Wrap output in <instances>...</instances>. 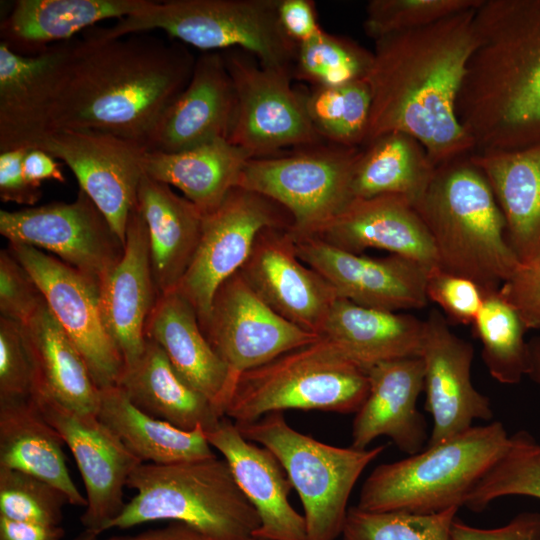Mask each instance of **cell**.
<instances>
[{
  "mask_svg": "<svg viewBox=\"0 0 540 540\" xmlns=\"http://www.w3.org/2000/svg\"><path fill=\"white\" fill-rule=\"evenodd\" d=\"M99 536L100 534L95 531L84 529V531L73 540H100Z\"/></svg>",
  "mask_w": 540,
  "mask_h": 540,
  "instance_id": "6f0895ef",
  "label": "cell"
},
{
  "mask_svg": "<svg viewBox=\"0 0 540 540\" xmlns=\"http://www.w3.org/2000/svg\"><path fill=\"white\" fill-rule=\"evenodd\" d=\"M457 99L474 152L540 143V0H482Z\"/></svg>",
  "mask_w": 540,
  "mask_h": 540,
  "instance_id": "3957f363",
  "label": "cell"
},
{
  "mask_svg": "<svg viewBox=\"0 0 540 540\" xmlns=\"http://www.w3.org/2000/svg\"><path fill=\"white\" fill-rule=\"evenodd\" d=\"M529 348V376L535 383L540 385V336L532 338L528 342Z\"/></svg>",
  "mask_w": 540,
  "mask_h": 540,
  "instance_id": "9f6ffc18",
  "label": "cell"
},
{
  "mask_svg": "<svg viewBox=\"0 0 540 540\" xmlns=\"http://www.w3.org/2000/svg\"><path fill=\"white\" fill-rule=\"evenodd\" d=\"M127 487L136 493L106 531L169 520L186 524L209 540H251L260 526L255 508L224 458L142 463L131 473Z\"/></svg>",
  "mask_w": 540,
  "mask_h": 540,
  "instance_id": "5b68a950",
  "label": "cell"
},
{
  "mask_svg": "<svg viewBox=\"0 0 540 540\" xmlns=\"http://www.w3.org/2000/svg\"><path fill=\"white\" fill-rule=\"evenodd\" d=\"M34 148L61 159L72 170L80 190L103 213L125 245L128 219L137 205L144 175L146 148L111 133L88 129L48 131Z\"/></svg>",
  "mask_w": 540,
  "mask_h": 540,
  "instance_id": "5bb4252c",
  "label": "cell"
},
{
  "mask_svg": "<svg viewBox=\"0 0 540 540\" xmlns=\"http://www.w3.org/2000/svg\"><path fill=\"white\" fill-rule=\"evenodd\" d=\"M67 496L33 475L0 468V516L11 520L60 525Z\"/></svg>",
  "mask_w": 540,
  "mask_h": 540,
  "instance_id": "7bdbcfd3",
  "label": "cell"
},
{
  "mask_svg": "<svg viewBox=\"0 0 540 540\" xmlns=\"http://www.w3.org/2000/svg\"><path fill=\"white\" fill-rule=\"evenodd\" d=\"M251 156L226 139L173 153L146 151L144 173L179 189L203 214L216 209L237 186Z\"/></svg>",
  "mask_w": 540,
  "mask_h": 540,
  "instance_id": "e575fe53",
  "label": "cell"
},
{
  "mask_svg": "<svg viewBox=\"0 0 540 540\" xmlns=\"http://www.w3.org/2000/svg\"><path fill=\"white\" fill-rule=\"evenodd\" d=\"M201 328L227 366L233 389L244 372L321 338L273 311L240 271L219 286Z\"/></svg>",
  "mask_w": 540,
  "mask_h": 540,
  "instance_id": "9a60e30c",
  "label": "cell"
},
{
  "mask_svg": "<svg viewBox=\"0 0 540 540\" xmlns=\"http://www.w3.org/2000/svg\"><path fill=\"white\" fill-rule=\"evenodd\" d=\"M437 168L414 137L401 132L381 135L359 150L352 172V198L396 195L414 205Z\"/></svg>",
  "mask_w": 540,
  "mask_h": 540,
  "instance_id": "8d00e7d4",
  "label": "cell"
},
{
  "mask_svg": "<svg viewBox=\"0 0 540 540\" xmlns=\"http://www.w3.org/2000/svg\"><path fill=\"white\" fill-rule=\"evenodd\" d=\"M484 174L506 224V238L521 265L540 262V143L518 150L469 155Z\"/></svg>",
  "mask_w": 540,
  "mask_h": 540,
  "instance_id": "83f0119b",
  "label": "cell"
},
{
  "mask_svg": "<svg viewBox=\"0 0 540 540\" xmlns=\"http://www.w3.org/2000/svg\"><path fill=\"white\" fill-rule=\"evenodd\" d=\"M459 508L433 514L371 512L350 507L343 540H453L452 524Z\"/></svg>",
  "mask_w": 540,
  "mask_h": 540,
  "instance_id": "b9f144b4",
  "label": "cell"
},
{
  "mask_svg": "<svg viewBox=\"0 0 540 540\" xmlns=\"http://www.w3.org/2000/svg\"><path fill=\"white\" fill-rule=\"evenodd\" d=\"M251 540H264V539L252 538Z\"/></svg>",
  "mask_w": 540,
  "mask_h": 540,
  "instance_id": "680465c9",
  "label": "cell"
},
{
  "mask_svg": "<svg viewBox=\"0 0 540 540\" xmlns=\"http://www.w3.org/2000/svg\"><path fill=\"white\" fill-rule=\"evenodd\" d=\"M64 444L30 397L0 401V468L40 478L61 490L69 504L86 507L66 465Z\"/></svg>",
  "mask_w": 540,
  "mask_h": 540,
  "instance_id": "1f68e13d",
  "label": "cell"
},
{
  "mask_svg": "<svg viewBox=\"0 0 540 540\" xmlns=\"http://www.w3.org/2000/svg\"><path fill=\"white\" fill-rule=\"evenodd\" d=\"M279 0L154 1L143 11L94 29L105 38L160 29L201 50H242L265 67L292 72L298 45L283 31Z\"/></svg>",
  "mask_w": 540,
  "mask_h": 540,
  "instance_id": "ba28073f",
  "label": "cell"
},
{
  "mask_svg": "<svg viewBox=\"0 0 540 540\" xmlns=\"http://www.w3.org/2000/svg\"><path fill=\"white\" fill-rule=\"evenodd\" d=\"M152 0H18L1 20V42L22 55H35L70 40L95 23L137 14Z\"/></svg>",
  "mask_w": 540,
  "mask_h": 540,
  "instance_id": "f546056e",
  "label": "cell"
},
{
  "mask_svg": "<svg viewBox=\"0 0 540 540\" xmlns=\"http://www.w3.org/2000/svg\"><path fill=\"white\" fill-rule=\"evenodd\" d=\"M236 426L283 466L303 505L307 540H335L342 534L357 480L386 448V444L357 449L323 443L292 428L282 412Z\"/></svg>",
  "mask_w": 540,
  "mask_h": 540,
  "instance_id": "9c48e42d",
  "label": "cell"
},
{
  "mask_svg": "<svg viewBox=\"0 0 540 540\" xmlns=\"http://www.w3.org/2000/svg\"><path fill=\"white\" fill-rule=\"evenodd\" d=\"M8 249L39 287L52 314L81 353L97 387L101 390L117 385L124 361L103 323L99 285L32 246L9 243Z\"/></svg>",
  "mask_w": 540,
  "mask_h": 540,
  "instance_id": "2e32d148",
  "label": "cell"
},
{
  "mask_svg": "<svg viewBox=\"0 0 540 540\" xmlns=\"http://www.w3.org/2000/svg\"><path fill=\"white\" fill-rule=\"evenodd\" d=\"M308 117L323 139L359 148L368 131L371 91L366 80L335 87H312L304 93Z\"/></svg>",
  "mask_w": 540,
  "mask_h": 540,
  "instance_id": "f35d334b",
  "label": "cell"
},
{
  "mask_svg": "<svg viewBox=\"0 0 540 540\" xmlns=\"http://www.w3.org/2000/svg\"><path fill=\"white\" fill-rule=\"evenodd\" d=\"M177 375L224 415L233 391L230 373L204 335L193 306L176 290L159 295L145 328Z\"/></svg>",
  "mask_w": 540,
  "mask_h": 540,
  "instance_id": "4316f807",
  "label": "cell"
},
{
  "mask_svg": "<svg viewBox=\"0 0 540 540\" xmlns=\"http://www.w3.org/2000/svg\"><path fill=\"white\" fill-rule=\"evenodd\" d=\"M282 210L260 194L235 187L216 209L204 214L198 247L176 289L193 306L200 326L208 318L215 292L241 269L258 234L268 227L290 228L291 219Z\"/></svg>",
  "mask_w": 540,
  "mask_h": 540,
  "instance_id": "7c38bea8",
  "label": "cell"
},
{
  "mask_svg": "<svg viewBox=\"0 0 540 540\" xmlns=\"http://www.w3.org/2000/svg\"><path fill=\"white\" fill-rule=\"evenodd\" d=\"M35 371L24 326L0 317V401L29 398Z\"/></svg>",
  "mask_w": 540,
  "mask_h": 540,
  "instance_id": "f6af8a7d",
  "label": "cell"
},
{
  "mask_svg": "<svg viewBox=\"0 0 540 540\" xmlns=\"http://www.w3.org/2000/svg\"><path fill=\"white\" fill-rule=\"evenodd\" d=\"M368 392L366 370L321 337L241 374L224 415L242 424L292 409L350 414Z\"/></svg>",
  "mask_w": 540,
  "mask_h": 540,
  "instance_id": "52a82bcc",
  "label": "cell"
},
{
  "mask_svg": "<svg viewBox=\"0 0 540 540\" xmlns=\"http://www.w3.org/2000/svg\"><path fill=\"white\" fill-rule=\"evenodd\" d=\"M294 241L299 258L318 272L340 298L393 312L427 305L428 272L417 262L394 254L372 258L351 253L318 237Z\"/></svg>",
  "mask_w": 540,
  "mask_h": 540,
  "instance_id": "ac0fdd59",
  "label": "cell"
},
{
  "mask_svg": "<svg viewBox=\"0 0 540 540\" xmlns=\"http://www.w3.org/2000/svg\"><path fill=\"white\" fill-rule=\"evenodd\" d=\"M452 537L453 540H540V513L521 512L506 525L491 529L468 525L456 516Z\"/></svg>",
  "mask_w": 540,
  "mask_h": 540,
  "instance_id": "681fc988",
  "label": "cell"
},
{
  "mask_svg": "<svg viewBox=\"0 0 540 540\" xmlns=\"http://www.w3.org/2000/svg\"><path fill=\"white\" fill-rule=\"evenodd\" d=\"M204 432L211 447L227 461L235 481L259 516L260 526L254 538L307 540L305 518L288 500L293 486L274 454L246 439L226 416Z\"/></svg>",
  "mask_w": 540,
  "mask_h": 540,
  "instance_id": "44dd1931",
  "label": "cell"
},
{
  "mask_svg": "<svg viewBox=\"0 0 540 540\" xmlns=\"http://www.w3.org/2000/svg\"><path fill=\"white\" fill-rule=\"evenodd\" d=\"M234 109V87L222 53L203 52L187 86L156 123L144 147L173 153L228 140Z\"/></svg>",
  "mask_w": 540,
  "mask_h": 540,
  "instance_id": "7402d4cb",
  "label": "cell"
},
{
  "mask_svg": "<svg viewBox=\"0 0 540 540\" xmlns=\"http://www.w3.org/2000/svg\"><path fill=\"white\" fill-rule=\"evenodd\" d=\"M482 0H371L366 6L364 31L374 41L393 33L433 24L474 9Z\"/></svg>",
  "mask_w": 540,
  "mask_h": 540,
  "instance_id": "ee69618b",
  "label": "cell"
},
{
  "mask_svg": "<svg viewBox=\"0 0 540 540\" xmlns=\"http://www.w3.org/2000/svg\"><path fill=\"white\" fill-rule=\"evenodd\" d=\"M0 233L11 244L55 256L99 286L124 253V243L82 190L72 202L0 210Z\"/></svg>",
  "mask_w": 540,
  "mask_h": 540,
  "instance_id": "4fadbf2b",
  "label": "cell"
},
{
  "mask_svg": "<svg viewBox=\"0 0 540 540\" xmlns=\"http://www.w3.org/2000/svg\"><path fill=\"white\" fill-rule=\"evenodd\" d=\"M158 297L148 228L137 203L128 219L123 256L99 286L103 323L124 365L143 353L146 323Z\"/></svg>",
  "mask_w": 540,
  "mask_h": 540,
  "instance_id": "603a6c76",
  "label": "cell"
},
{
  "mask_svg": "<svg viewBox=\"0 0 540 540\" xmlns=\"http://www.w3.org/2000/svg\"><path fill=\"white\" fill-rule=\"evenodd\" d=\"M195 61L179 42L146 32L105 38L90 29L82 39L70 40L48 131L96 130L144 146L187 86Z\"/></svg>",
  "mask_w": 540,
  "mask_h": 540,
  "instance_id": "6da1fadb",
  "label": "cell"
},
{
  "mask_svg": "<svg viewBox=\"0 0 540 540\" xmlns=\"http://www.w3.org/2000/svg\"><path fill=\"white\" fill-rule=\"evenodd\" d=\"M23 326L35 371L33 392L73 411L97 414L100 389L46 301Z\"/></svg>",
  "mask_w": 540,
  "mask_h": 540,
  "instance_id": "836d02e7",
  "label": "cell"
},
{
  "mask_svg": "<svg viewBox=\"0 0 540 540\" xmlns=\"http://www.w3.org/2000/svg\"><path fill=\"white\" fill-rule=\"evenodd\" d=\"M23 171L27 180L37 186H41L43 180L65 182L59 163L39 148L27 150L23 159Z\"/></svg>",
  "mask_w": 540,
  "mask_h": 540,
  "instance_id": "db71d44e",
  "label": "cell"
},
{
  "mask_svg": "<svg viewBox=\"0 0 540 540\" xmlns=\"http://www.w3.org/2000/svg\"><path fill=\"white\" fill-rule=\"evenodd\" d=\"M499 293L516 309L527 330H540V262L521 265Z\"/></svg>",
  "mask_w": 540,
  "mask_h": 540,
  "instance_id": "c3c4849f",
  "label": "cell"
},
{
  "mask_svg": "<svg viewBox=\"0 0 540 540\" xmlns=\"http://www.w3.org/2000/svg\"><path fill=\"white\" fill-rule=\"evenodd\" d=\"M45 303L39 287L10 250L0 251V317L25 325Z\"/></svg>",
  "mask_w": 540,
  "mask_h": 540,
  "instance_id": "7dc6e473",
  "label": "cell"
},
{
  "mask_svg": "<svg viewBox=\"0 0 540 540\" xmlns=\"http://www.w3.org/2000/svg\"><path fill=\"white\" fill-rule=\"evenodd\" d=\"M137 203L148 228L158 294L174 291L198 247L204 214L171 186L145 173L138 188Z\"/></svg>",
  "mask_w": 540,
  "mask_h": 540,
  "instance_id": "f1b7e54d",
  "label": "cell"
},
{
  "mask_svg": "<svg viewBox=\"0 0 540 540\" xmlns=\"http://www.w3.org/2000/svg\"><path fill=\"white\" fill-rule=\"evenodd\" d=\"M473 346L457 336L436 309L424 320L419 357L424 366L425 409L433 426L427 446L470 429L475 420L493 417L488 397L471 380Z\"/></svg>",
  "mask_w": 540,
  "mask_h": 540,
  "instance_id": "d6986e66",
  "label": "cell"
},
{
  "mask_svg": "<svg viewBox=\"0 0 540 540\" xmlns=\"http://www.w3.org/2000/svg\"><path fill=\"white\" fill-rule=\"evenodd\" d=\"M414 207L431 234L440 268L492 292L521 266L492 189L469 156L439 166Z\"/></svg>",
  "mask_w": 540,
  "mask_h": 540,
  "instance_id": "277c9868",
  "label": "cell"
},
{
  "mask_svg": "<svg viewBox=\"0 0 540 540\" xmlns=\"http://www.w3.org/2000/svg\"><path fill=\"white\" fill-rule=\"evenodd\" d=\"M366 372L369 392L355 413L351 446L367 449L379 436H387L407 455L423 450L429 438L426 421L417 408L424 390L422 359L414 356L385 361Z\"/></svg>",
  "mask_w": 540,
  "mask_h": 540,
  "instance_id": "d4e9b609",
  "label": "cell"
},
{
  "mask_svg": "<svg viewBox=\"0 0 540 540\" xmlns=\"http://www.w3.org/2000/svg\"><path fill=\"white\" fill-rule=\"evenodd\" d=\"M96 415L142 463L164 465L215 456L203 428L186 431L151 416L117 385L100 390Z\"/></svg>",
  "mask_w": 540,
  "mask_h": 540,
  "instance_id": "d590c367",
  "label": "cell"
},
{
  "mask_svg": "<svg viewBox=\"0 0 540 540\" xmlns=\"http://www.w3.org/2000/svg\"><path fill=\"white\" fill-rule=\"evenodd\" d=\"M424 320L411 314L374 309L338 297L321 337L367 369L375 364L419 356Z\"/></svg>",
  "mask_w": 540,
  "mask_h": 540,
  "instance_id": "4dcf8cb0",
  "label": "cell"
},
{
  "mask_svg": "<svg viewBox=\"0 0 540 540\" xmlns=\"http://www.w3.org/2000/svg\"><path fill=\"white\" fill-rule=\"evenodd\" d=\"M70 40L35 55L0 42V153L32 149L48 131L49 113Z\"/></svg>",
  "mask_w": 540,
  "mask_h": 540,
  "instance_id": "484cf974",
  "label": "cell"
},
{
  "mask_svg": "<svg viewBox=\"0 0 540 540\" xmlns=\"http://www.w3.org/2000/svg\"><path fill=\"white\" fill-rule=\"evenodd\" d=\"M278 17L285 34L297 45L323 31L318 23L315 3L311 0H279Z\"/></svg>",
  "mask_w": 540,
  "mask_h": 540,
  "instance_id": "816d5d0a",
  "label": "cell"
},
{
  "mask_svg": "<svg viewBox=\"0 0 540 540\" xmlns=\"http://www.w3.org/2000/svg\"><path fill=\"white\" fill-rule=\"evenodd\" d=\"M28 149L0 153V199L3 202L30 205L41 198V186L30 183L23 171V159Z\"/></svg>",
  "mask_w": 540,
  "mask_h": 540,
  "instance_id": "f907efd6",
  "label": "cell"
},
{
  "mask_svg": "<svg viewBox=\"0 0 540 540\" xmlns=\"http://www.w3.org/2000/svg\"><path fill=\"white\" fill-rule=\"evenodd\" d=\"M373 52L350 38L322 31L298 45L292 76L312 87H335L367 79Z\"/></svg>",
  "mask_w": 540,
  "mask_h": 540,
  "instance_id": "60d3db41",
  "label": "cell"
},
{
  "mask_svg": "<svg viewBox=\"0 0 540 540\" xmlns=\"http://www.w3.org/2000/svg\"><path fill=\"white\" fill-rule=\"evenodd\" d=\"M220 52L235 93L230 143L251 158L273 156L292 146L320 145L322 138L308 117L304 93L291 85L290 69L262 66L238 49Z\"/></svg>",
  "mask_w": 540,
  "mask_h": 540,
  "instance_id": "8fae6325",
  "label": "cell"
},
{
  "mask_svg": "<svg viewBox=\"0 0 540 540\" xmlns=\"http://www.w3.org/2000/svg\"><path fill=\"white\" fill-rule=\"evenodd\" d=\"M70 449L81 474L87 505L80 521L99 534L123 510L124 487L142 462L96 414L73 411L39 392L30 396Z\"/></svg>",
  "mask_w": 540,
  "mask_h": 540,
  "instance_id": "e0dca14e",
  "label": "cell"
},
{
  "mask_svg": "<svg viewBox=\"0 0 540 540\" xmlns=\"http://www.w3.org/2000/svg\"><path fill=\"white\" fill-rule=\"evenodd\" d=\"M505 496L540 499V443L525 430L509 436L506 449L474 487L464 506L479 513Z\"/></svg>",
  "mask_w": 540,
  "mask_h": 540,
  "instance_id": "ab89813d",
  "label": "cell"
},
{
  "mask_svg": "<svg viewBox=\"0 0 540 540\" xmlns=\"http://www.w3.org/2000/svg\"><path fill=\"white\" fill-rule=\"evenodd\" d=\"M107 540H209L190 526L171 522L159 529L147 530L135 535L113 536Z\"/></svg>",
  "mask_w": 540,
  "mask_h": 540,
  "instance_id": "11a10c76",
  "label": "cell"
},
{
  "mask_svg": "<svg viewBox=\"0 0 540 540\" xmlns=\"http://www.w3.org/2000/svg\"><path fill=\"white\" fill-rule=\"evenodd\" d=\"M117 386L142 411L186 431H209L224 417L177 375L163 350L148 339L139 358L124 365Z\"/></svg>",
  "mask_w": 540,
  "mask_h": 540,
  "instance_id": "d6a6232c",
  "label": "cell"
},
{
  "mask_svg": "<svg viewBox=\"0 0 540 540\" xmlns=\"http://www.w3.org/2000/svg\"><path fill=\"white\" fill-rule=\"evenodd\" d=\"M359 150L316 145L289 155L251 158L236 187L282 207L294 238L315 237L353 199L351 179Z\"/></svg>",
  "mask_w": 540,
  "mask_h": 540,
  "instance_id": "30bf717a",
  "label": "cell"
},
{
  "mask_svg": "<svg viewBox=\"0 0 540 540\" xmlns=\"http://www.w3.org/2000/svg\"><path fill=\"white\" fill-rule=\"evenodd\" d=\"M64 534L60 525L17 521L0 516V540H61Z\"/></svg>",
  "mask_w": 540,
  "mask_h": 540,
  "instance_id": "f5cc1de1",
  "label": "cell"
},
{
  "mask_svg": "<svg viewBox=\"0 0 540 540\" xmlns=\"http://www.w3.org/2000/svg\"><path fill=\"white\" fill-rule=\"evenodd\" d=\"M351 253L380 249L422 265L440 267L431 234L413 203L402 196L352 199L317 236Z\"/></svg>",
  "mask_w": 540,
  "mask_h": 540,
  "instance_id": "cb8c5ba5",
  "label": "cell"
},
{
  "mask_svg": "<svg viewBox=\"0 0 540 540\" xmlns=\"http://www.w3.org/2000/svg\"><path fill=\"white\" fill-rule=\"evenodd\" d=\"M476 8L374 41L364 145L387 133H405L422 144L436 167L474 152L456 105L476 45Z\"/></svg>",
  "mask_w": 540,
  "mask_h": 540,
  "instance_id": "7a4b0ae2",
  "label": "cell"
},
{
  "mask_svg": "<svg viewBox=\"0 0 540 540\" xmlns=\"http://www.w3.org/2000/svg\"><path fill=\"white\" fill-rule=\"evenodd\" d=\"M472 327L490 375L501 384L520 383L529 371V348L524 339L527 328L499 290L486 293Z\"/></svg>",
  "mask_w": 540,
  "mask_h": 540,
  "instance_id": "74e56055",
  "label": "cell"
},
{
  "mask_svg": "<svg viewBox=\"0 0 540 540\" xmlns=\"http://www.w3.org/2000/svg\"><path fill=\"white\" fill-rule=\"evenodd\" d=\"M504 425L472 426L406 458L380 464L362 485L357 507L433 514L460 508L507 447Z\"/></svg>",
  "mask_w": 540,
  "mask_h": 540,
  "instance_id": "8992f818",
  "label": "cell"
},
{
  "mask_svg": "<svg viewBox=\"0 0 540 540\" xmlns=\"http://www.w3.org/2000/svg\"><path fill=\"white\" fill-rule=\"evenodd\" d=\"M473 280L453 274L440 267L427 273L426 295L445 316L462 325H472L486 295Z\"/></svg>",
  "mask_w": 540,
  "mask_h": 540,
  "instance_id": "bcb514c9",
  "label": "cell"
},
{
  "mask_svg": "<svg viewBox=\"0 0 540 540\" xmlns=\"http://www.w3.org/2000/svg\"><path fill=\"white\" fill-rule=\"evenodd\" d=\"M288 229L268 227L262 230L239 271L278 315L321 336L338 296L318 272L299 258Z\"/></svg>",
  "mask_w": 540,
  "mask_h": 540,
  "instance_id": "ffe728a7",
  "label": "cell"
}]
</instances>
